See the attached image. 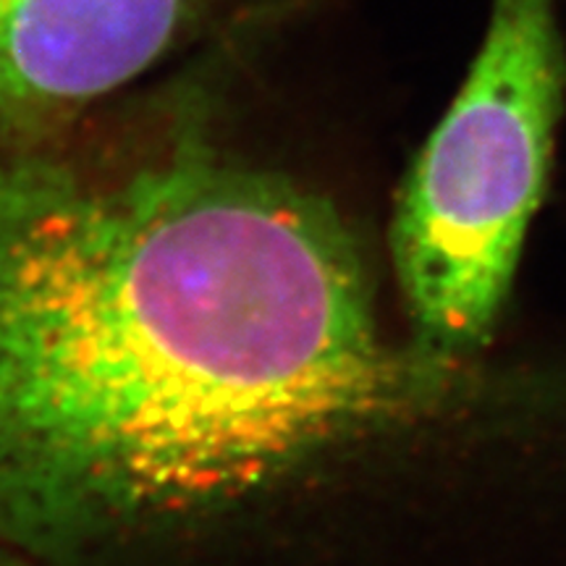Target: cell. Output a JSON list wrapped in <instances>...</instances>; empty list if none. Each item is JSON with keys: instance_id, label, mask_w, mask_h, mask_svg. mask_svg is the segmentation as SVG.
I'll return each mask as SVG.
<instances>
[{"instance_id": "277c9868", "label": "cell", "mask_w": 566, "mask_h": 566, "mask_svg": "<svg viewBox=\"0 0 566 566\" xmlns=\"http://www.w3.org/2000/svg\"><path fill=\"white\" fill-rule=\"evenodd\" d=\"M0 566H38L32 558L17 554V551L0 546Z\"/></svg>"}, {"instance_id": "3957f363", "label": "cell", "mask_w": 566, "mask_h": 566, "mask_svg": "<svg viewBox=\"0 0 566 566\" xmlns=\"http://www.w3.org/2000/svg\"><path fill=\"white\" fill-rule=\"evenodd\" d=\"M233 0H0V147L42 145L231 11Z\"/></svg>"}, {"instance_id": "7a4b0ae2", "label": "cell", "mask_w": 566, "mask_h": 566, "mask_svg": "<svg viewBox=\"0 0 566 566\" xmlns=\"http://www.w3.org/2000/svg\"><path fill=\"white\" fill-rule=\"evenodd\" d=\"M564 90L554 0H493L483 48L394 212L417 349L459 363L491 338L546 192Z\"/></svg>"}, {"instance_id": "6da1fadb", "label": "cell", "mask_w": 566, "mask_h": 566, "mask_svg": "<svg viewBox=\"0 0 566 566\" xmlns=\"http://www.w3.org/2000/svg\"><path fill=\"white\" fill-rule=\"evenodd\" d=\"M457 378L380 338L349 229L286 176L189 132L0 147V546L38 566L229 525Z\"/></svg>"}]
</instances>
